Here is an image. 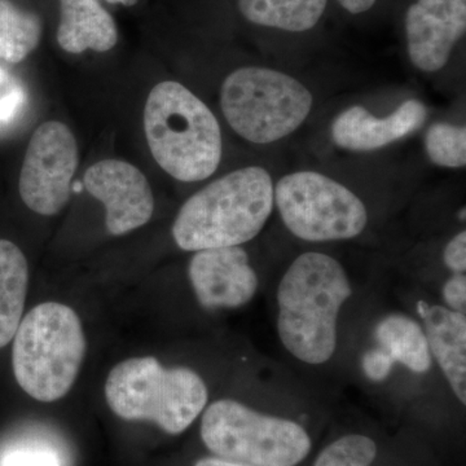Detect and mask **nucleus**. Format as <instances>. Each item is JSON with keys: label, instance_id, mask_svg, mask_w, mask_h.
Returning <instances> with one entry per match:
<instances>
[{"label": "nucleus", "instance_id": "1", "mask_svg": "<svg viewBox=\"0 0 466 466\" xmlns=\"http://www.w3.org/2000/svg\"><path fill=\"white\" fill-rule=\"evenodd\" d=\"M351 296L348 272L333 257L306 251L291 262L276 293L279 339L291 357L309 366L333 358L339 312Z\"/></svg>", "mask_w": 466, "mask_h": 466}, {"label": "nucleus", "instance_id": "2", "mask_svg": "<svg viewBox=\"0 0 466 466\" xmlns=\"http://www.w3.org/2000/svg\"><path fill=\"white\" fill-rule=\"evenodd\" d=\"M274 207L268 171L260 167L238 168L186 201L175 219L173 238L186 251L241 247L262 232Z\"/></svg>", "mask_w": 466, "mask_h": 466}, {"label": "nucleus", "instance_id": "3", "mask_svg": "<svg viewBox=\"0 0 466 466\" xmlns=\"http://www.w3.org/2000/svg\"><path fill=\"white\" fill-rule=\"evenodd\" d=\"M144 130L158 167L180 182H201L219 167L222 131L216 116L179 82H161L150 91Z\"/></svg>", "mask_w": 466, "mask_h": 466}, {"label": "nucleus", "instance_id": "4", "mask_svg": "<svg viewBox=\"0 0 466 466\" xmlns=\"http://www.w3.org/2000/svg\"><path fill=\"white\" fill-rule=\"evenodd\" d=\"M14 339L12 366L20 388L45 403L66 397L87 348L75 309L63 303H41L21 320Z\"/></svg>", "mask_w": 466, "mask_h": 466}, {"label": "nucleus", "instance_id": "5", "mask_svg": "<svg viewBox=\"0 0 466 466\" xmlns=\"http://www.w3.org/2000/svg\"><path fill=\"white\" fill-rule=\"evenodd\" d=\"M106 398L116 416L156 422L168 434H180L207 407V383L187 367H162L153 357L116 364L106 382Z\"/></svg>", "mask_w": 466, "mask_h": 466}, {"label": "nucleus", "instance_id": "6", "mask_svg": "<svg viewBox=\"0 0 466 466\" xmlns=\"http://www.w3.org/2000/svg\"><path fill=\"white\" fill-rule=\"evenodd\" d=\"M314 96L299 79L268 67L247 66L227 76L220 106L236 134L271 144L293 134L308 118Z\"/></svg>", "mask_w": 466, "mask_h": 466}, {"label": "nucleus", "instance_id": "7", "mask_svg": "<svg viewBox=\"0 0 466 466\" xmlns=\"http://www.w3.org/2000/svg\"><path fill=\"white\" fill-rule=\"evenodd\" d=\"M201 438L218 458L251 466H297L311 451L308 431L297 422L233 400L208 407Z\"/></svg>", "mask_w": 466, "mask_h": 466}, {"label": "nucleus", "instance_id": "8", "mask_svg": "<svg viewBox=\"0 0 466 466\" xmlns=\"http://www.w3.org/2000/svg\"><path fill=\"white\" fill-rule=\"evenodd\" d=\"M274 201L288 231L302 241L351 240L367 228L368 210L360 198L315 171L285 175L274 187Z\"/></svg>", "mask_w": 466, "mask_h": 466}, {"label": "nucleus", "instance_id": "9", "mask_svg": "<svg viewBox=\"0 0 466 466\" xmlns=\"http://www.w3.org/2000/svg\"><path fill=\"white\" fill-rule=\"evenodd\" d=\"M78 165L75 135L66 125L48 121L34 131L20 174V195L30 210L55 216L70 198Z\"/></svg>", "mask_w": 466, "mask_h": 466}, {"label": "nucleus", "instance_id": "10", "mask_svg": "<svg viewBox=\"0 0 466 466\" xmlns=\"http://www.w3.org/2000/svg\"><path fill=\"white\" fill-rule=\"evenodd\" d=\"M86 189L106 207L110 235L121 236L149 222L155 198L146 175L128 162L104 159L86 171Z\"/></svg>", "mask_w": 466, "mask_h": 466}, {"label": "nucleus", "instance_id": "11", "mask_svg": "<svg viewBox=\"0 0 466 466\" xmlns=\"http://www.w3.org/2000/svg\"><path fill=\"white\" fill-rule=\"evenodd\" d=\"M188 276L196 299L207 309L242 308L259 287L258 275L241 247L195 251Z\"/></svg>", "mask_w": 466, "mask_h": 466}, {"label": "nucleus", "instance_id": "12", "mask_svg": "<svg viewBox=\"0 0 466 466\" xmlns=\"http://www.w3.org/2000/svg\"><path fill=\"white\" fill-rule=\"evenodd\" d=\"M466 30L465 0H417L408 8V55L417 69L440 72Z\"/></svg>", "mask_w": 466, "mask_h": 466}, {"label": "nucleus", "instance_id": "13", "mask_svg": "<svg viewBox=\"0 0 466 466\" xmlns=\"http://www.w3.org/2000/svg\"><path fill=\"white\" fill-rule=\"evenodd\" d=\"M426 118L428 108L415 99L404 101L385 118L373 116L364 106H351L334 119L333 142L343 149L370 152L415 133Z\"/></svg>", "mask_w": 466, "mask_h": 466}, {"label": "nucleus", "instance_id": "14", "mask_svg": "<svg viewBox=\"0 0 466 466\" xmlns=\"http://www.w3.org/2000/svg\"><path fill=\"white\" fill-rule=\"evenodd\" d=\"M433 361L440 366L460 403L466 404V317L443 305L419 302Z\"/></svg>", "mask_w": 466, "mask_h": 466}, {"label": "nucleus", "instance_id": "15", "mask_svg": "<svg viewBox=\"0 0 466 466\" xmlns=\"http://www.w3.org/2000/svg\"><path fill=\"white\" fill-rule=\"evenodd\" d=\"M118 41L115 20L97 0H60L57 42L64 51L79 55L112 50Z\"/></svg>", "mask_w": 466, "mask_h": 466}, {"label": "nucleus", "instance_id": "16", "mask_svg": "<svg viewBox=\"0 0 466 466\" xmlns=\"http://www.w3.org/2000/svg\"><path fill=\"white\" fill-rule=\"evenodd\" d=\"M377 349L389 361L401 364L416 375H424L433 366L424 328L403 314H390L381 319L375 328Z\"/></svg>", "mask_w": 466, "mask_h": 466}, {"label": "nucleus", "instance_id": "17", "mask_svg": "<svg viewBox=\"0 0 466 466\" xmlns=\"http://www.w3.org/2000/svg\"><path fill=\"white\" fill-rule=\"evenodd\" d=\"M29 268L17 245L0 238V349L14 339L23 320Z\"/></svg>", "mask_w": 466, "mask_h": 466}, {"label": "nucleus", "instance_id": "18", "mask_svg": "<svg viewBox=\"0 0 466 466\" xmlns=\"http://www.w3.org/2000/svg\"><path fill=\"white\" fill-rule=\"evenodd\" d=\"M328 0H238L242 16L256 25L300 33L312 29Z\"/></svg>", "mask_w": 466, "mask_h": 466}, {"label": "nucleus", "instance_id": "19", "mask_svg": "<svg viewBox=\"0 0 466 466\" xmlns=\"http://www.w3.org/2000/svg\"><path fill=\"white\" fill-rule=\"evenodd\" d=\"M42 24L35 14L18 8L11 0H0V58L17 64L41 42Z\"/></svg>", "mask_w": 466, "mask_h": 466}, {"label": "nucleus", "instance_id": "20", "mask_svg": "<svg viewBox=\"0 0 466 466\" xmlns=\"http://www.w3.org/2000/svg\"><path fill=\"white\" fill-rule=\"evenodd\" d=\"M429 158L441 167L459 168L466 165V128L440 122L429 128L425 137Z\"/></svg>", "mask_w": 466, "mask_h": 466}, {"label": "nucleus", "instance_id": "21", "mask_svg": "<svg viewBox=\"0 0 466 466\" xmlns=\"http://www.w3.org/2000/svg\"><path fill=\"white\" fill-rule=\"evenodd\" d=\"M66 459L55 441L43 435L21 438L0 452V466H64Z\"/></svg>", "mask_w": 466, "mask_h": 466}, {"label": "nucleus", "instance_id": "22", "mask_svg": "<svg viewBox=\"0 0 466 466\" xmlns=\"http://www.w3.org/2000/svg\"><path fill=\"white\" fill-rule=\"evenodd\" d=\"M377 456V444L367 435L349 434L325 447L314 466H370Z\"/></svg>", "mask_w": 466, "mask_h": 466}, {"label": "nucleus", "instance_id": "23", "mask_svg": "<svg viewBox=\"0 0 466 466\" xmlns=\"http://www.w3.org/2000/svg\"><path fill=\"white\" fill-rule=\"evenodd\" d=\"M441 299L447 309L453 311L466 312V276L465 274H453L447 279L441 288Z\"/></svg>", "mask_w": 466, "mask_h": 466}, {"label": "nucleus", "instance_id": "24", "mask_svg": "<svg viewBox=\"0 0 466 466\" xmlns=\"http://www.w3.org/2000/svg\"><path fill=\"white\" fill-rule=\"evenodd\" d=\"M444 266L453 274H465L466 272V232H459L455 238H451L443 250Z\"/></svg>", "mask_w": 466, "mask_h": 466}, {"label": "nucleus", "instance_id": "25", "mask_svg": "<svg viewBox=\"0 0 466 466\" xmlns=\"http://www.w3.org/2000/svg\"><path fill=\"white\" fill-rule=\"evenodd\" d=\"M339 2L350 14L359 15L372 8L377 0H339Z\"/></svg>", "mask_w": 466, "mask_h": 466}, {"label": "nucleus", "instance_id": "26", "mask_svg": "<svg viewBox=\"0 0 466 466\" xmlns=\"http://www.w3.org/2000/svg\"><path fill=\"white\" fill-rule=\"evenodd\" d=\"M195 466H251L241 462L229 461L220 458L202 459Z\"/></svg>", "mask_w": 466, "mask_h": 466}, {"label": "nucleus", "instance_id": "27", "mask_svg": "<svg viewBox=\"0 0 466 466\" xmlns=\"http://www.w3.org/2000/svg\"><path fill=\"white\" fill-rule=\"evenodd\" d=\"M106 2L110 3V5H126V7H131V5H137V0H106Z\"/></svg>", "mask_w": 466, "mask_h": 466}, {"label": "nucleus", "instance_id": "28", "mask_svg": "<svg viewBox=\"0 0 466 466\" xmlns=\"http://www.w3.org/2000/svg\"><path fill=\"white\" fill-rule=\"evenodd\" d=\"M460 219L465 220V208H462V210L459 213Z\"/></svg>", "mask_w": 466, "mask_h": 466}]
</instances>
